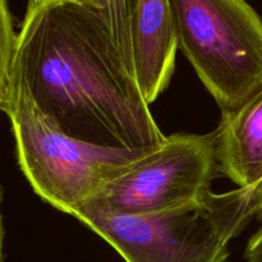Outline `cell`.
Returning a JSON list of instances; mask_svg holds the SVG:
<instances>
[{"label": "cell", "instance_id": "cell-1", "mask_svg": "<svg viewBox=\"0 0 262 262\" xmlns=\"http://www.w3.org/2000/svg\"><path fill=\"white\" fill-rule=\"evenodd\" d=\"M9 91H20L74 140L127 150L165 141L99 9L68 0L28 2Z\"/></svg>", "mask_w": 262, "mask_h": 262}, {"label": "cell", "instance_id": "cell-2", "mask_svg": "<svg viewBox=\"0 0 262 262\" xmlns=\"http://www.w3.org/2000/svg\"><path fill=\"white\" fill-rule=\"evenodd\" d=\"M256 212L253 189L237 187L160 214L125 216L82 206L72 216L125 262H227L230 242Z\"/></svg>", "mask_w": 262, "mask_h": 262}, {"label": "cell", "instance_id": "cell-3", "mask_svg": "<svg viewBox=\"0 0 262 262\" xmlns=\"http://www.w3.org/2000/svg\"><path fill=\"white\" fill-rule=\"evenodd\" d=\"M2 110L12 124L18 164L28 183L46 204L71 216L154 151L74 140L20 91L8 92Z\"/></svg>", "mask_w": 262, "mask_h": 262}, {"label": "cell", "instance_id": "cell-4", "mask_svg": "<svg viewBox=\"0 0 262 262\" xmlns=\"http://www.w3.org/2000/svg\"><path fill=\"white\" fill-rule=\"evenodd\" d=\"M178 49L223 113L262 89V18L246 0H170Z\"/></svg>", "mask_w": 262, "mask_h": 262}, {"label": "cell", "instance_id": "cell-5", "mask_svg": "<svg viewBox=\"0 0 262 262\" xmlns=\"http://www.w3.org/2000/svg\"><path fill=\"white\" fill-rule=\"evenodd\" d=\"M216 129L166 136L159 148L141 159L83 206L125 216H146L178 209L211 193L219 171Z\"/></svg>", "mask_w": 262, "mask_h": 262}, {"label": "cell", "instance_id": "cell-6", "mask_svg": "<svg viewBox=\"0 0 262 262\" xmlns=\"http://www.w3.org/2000/svg\"><path fill=\"white\" fill-rule=\"evenodd\" d=\"M135 76L151 105L168 89L178 50L170 0H135L130 17Z\"/></svg>", "mask_w": 262, "mask_h": 262}, {"label": "cell", "instance_id": "cell-7", "mask_svg": "<svg viewBox=\"0 0 262 262\" xmlns=\"http://www.w3.org/2000/svg\"><path fill=\"white\" fill-rule=\"evenodd\" d=\"M219 171L238 188L262 179V89L238 109L223 113L216 128Z\"/></svg>", "mask_w": 262, "mask_h": 262}, {"label": "cell", "instance_id": "cell-8", "mask_svg": "<svg viewBox=\"0 0 262 262\" xmlns=\"http://www.w3.org/2000/svg\"><path fill=\"white\" fill-rule=\"evenodd\" d=\"M133 3L135 0H101L100 12L106 20L113 40L123 60L135 74L132 40H130V17H132Z\"/></svg>", "mask_w": 262, "mask_h": 262}, {"label": "cell", "instance_id": "cell-9", "mask_svg": "<svg viewBox=\"0 0 262 262\" xmlns=\"http://www.w3.org/2000/svg\"><path fill=\"white\" fill-rule=\"evenodd\" d=\"M17 35L13 27L8 0H0V110L8 97Z\"/></svg>", "mask_w": 262, "mask_h": 262}, {"label": "cell", "instance_id": "cell-10", "mask_svg": "<svg viewBox=\"0 0 262 262\" xmlns=\"http://www.w3.org/2000/svg\"><path fill=\"white\" fill-rule=\"evenodd\" d=\"M246 262H262V227L248 239L245 250Z\"/></svg>", "mask_w": 262, "mask_h": 262}, {"label": "cell", "instance_id": "cell-11", "mask_svg": "<svg viewBox=\"0 0 262 262\" xmlns=\"http://www.w3.org/2000/svg\"><path fill=\"white\" fill-rule=\"evenodd\" d=\"M28 2H33V0H28ZM68 2L79 3V4L87 5V7H92L95 9H101V0H68Z\"/></svg>", "mask_w": 262, "mask_h": 262}, {"label": "cell", "instance_id": "cell-12", "mask_svg": "<svg viewBox=\"0 0 262 262\" xmlns=\"http://www.w3.org/2000/svg\"><path fill=\"white\" fill-rule=\"evenodd\" d=\"M0 204H2V191H0ZM3 247H4V227H3L2 212H0V262H3Z\"/></svg>", "mask_w": 262, "mask_h": 262}, {"label": "cell", "instance_id": "cell-13", "mask_svg": "<svg viewBox=\"0 0 262 262\" xmlns=\"http://www.w3.org/2000/svg\"><path fill=\"white\" fill-rule=\"evenodd\" d=\"M256 216L258 219H262V193L257 197V212H256Z\"/></svg>", "mask_w": 262, "mask_h": 262}, {"label": "cell", "instance_id": "cell-14", "mask_svg": "<svg viewBox=\"0 0 262 262\" xmlns=\"http://www.w3.org/2000/svg\"><path fill=\"white\" fill-rule=\"evenodd\" d=\"M253 193H255L256 201H257V197L260 196V194L262 193V179H261V182H260V183H258L257 186H256L255 188H253Z\"/></svg>", "mask_w": 262, "mask_h": 262}]
</instances>
